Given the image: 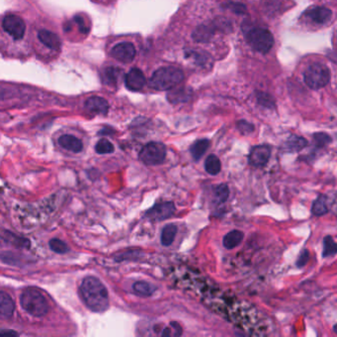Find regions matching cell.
<instances>
[{"label":"cell","instance_id":"6da1fadb","mask_svg":"<svg viewBox=\"0 0 337 337\" xmlns=\"http://www.w3.org/2000/svg\"><path fill=\"white\" fill-rule=\"evenodd\" d=\"M0 53L14 59L33 54L32 28L20 15L7 13L0 17Z\"/></svg>","mask_w":337,"mask_h":337},{"label":"cell","instance_id":"7a4b0ae2","mask_svg":"<svg viewBox=\"0 0 337 337\" xmlns=\"http://www.w3.org/2000/svg\"><path fill=\"white\" fill-rule=\"evenodd\" d=\"M32 45L37 55L45 61L58 58L62 51V40L60 36L45 26L32 27Z\"/></svg>","mask_w":337,"mask_h":337},{"label":"cell","instance_id":"3957f363","mask_svg":"<svg viewBox=\"0 0 337 337\" xmlns=\"http://www.w3.org/2000/svg\"><path fill=\"white\" fill-rule=\"evenodd\" d=\"M81 297L92 312L103 313L109 307V296L105 286L95 277H86L80 286Z\"/></svg>","mask_w":337,"mask_h":337},{"label":"cell","instance_id":"277c9868","mask_svg":"<svg viewBox=\"0 0 337 337\" xmlns=\"http://www.w3.org/2000/svg\"><path fill=\"white\" fill-rule=\"evenodd\" d=\"M23 309L33 316H44L49 312V304L44 295L36 288H27L20 297Z\"/></svg>","mask_w":337,"mask_h":337},{"label":"cell","instance_id":"5b68a950","mask_svg":"<svg viewBox=\"0 0 337 337\" xmlns=\"http://www.w3.org/2000/svg\"><path fill=\"white\" fill-rule=\"evenodd\" d=\"M184 74L179 68L167 67L158 69L151 78L150 84L153 88L160 90H169L174 88L183 80Z\"/></svg>","mask_w":337,"mask_h":337},{"label":"cell","instance_id":"8992f818","mask_svg":"<svg viewBox=\"0 0 337 337\" xmlns=\"http://www.w3.org/2000/svg\"><path fill=\"white\" fill-rule=\"evenodd\" d=\"M305 82L312 89H319L327 85L330 80V71L321 64H315L309 67L305 72Z\"/></svg>","mask_w":337,"mask_h":337},{"label":"cell","instance_id":"52a82bcc","mask_svg":"<svg viewBox=\"0 0 337 337\" xmlns=\"http://www.w3.org/2000/svg\"><path fill=\"white\" fill-rule=\"evenodd\" d=\"M248 43L256 52L261 54L268 53L274 45V38L268 30L255 28L248 33Z\"/></svg>","mask_w":337,"mask_h":337},{"label":"cell","instance_id":"ba28073f","mask_svg":"<svg viewBox=\"0 0 337 337\" xmlns=\"http://www.w3.org/2000/svg\"><path fill=\"white\" fill-rule=\"evenodd\" d=\"M167 150L165 145L158 141L147 143L139 153V159L147 165L161 164L166 158Z\"/></svg>","mask_w":337,"mask_h":337},{"label":"cell","instance_id":"9c48e42d","mask_svg":"<svg viewBox=\"0 0 337 337\" xmlns=\"http://www.w3.org/2000/svg\"><path fill=\"white\" fill-rule=\"evenodd\" d=\"M175 210V205L172 202L159 203L148 210L146 216L153 222H161L172 217Z\"/></svg>","mask_w":337,"mask_h":337},{"label":"cell","instance_id":"30bf717a","mask_svg":"<svg viewBox=\"0 0 337 337\" xmlns=\"http://www.w3.org/2000/svg\"><path fill=\"white\" fill-rule=\"evenodd\" d=\"M135 45L130 42H121L110 49V55L113 58L125 64L132 63L135 59Z\"/></svg>","mask_w":337,"mask_h":337},{"label":"cell","instance_id":"8fae6325","mask_svg":"<svg viewBox=\"0 0 337 337\" xmlns=\"http://www.w3.org/2000/svg\"><path fill=\"white\" fill-rule=\"evenodd\" d=\"M271 157V149L269 146L261 145L253 147L250 151L248 161L249 164L254 167H263L265 166Z\"/></svg>","mask_w":337,"mask_h":337},{"label":"cell","instance_id":"7c38bea8","mask_svg":"<svg viewBox=\"0 0 337 337\" xmlns=\"http://www.w3.org/2000/svg\"><path fill=\"white\" fill-rule=\"evenodd\" d=\"M85 110L93 115H106L109 110L108 102L100 96H91L85 102Z\"/></svg>","mask_w":337,"mask_h":337},{"label":"cell","instance_id":"4fadbf2b","mask_svg":"<svg viewBox=\"0 0 337 337\" xmlns=\"http://www.w3.org/2000/svg\"><path fill=\"white\" fill-rule=\"evenodd\" d=\"M125 83L128 89L139 91L146 84L145 74L138 68H132L126 75Z\"/></svg>","mask_w":337,"mask_h":337},{"label":"cell","instance_id":"5bb4252c","mask_svg":"<svg viewBox=\"0 0 337 337\" xmlns=\"http://www.w3.org/2000/svg\"><path fill=\"white\" fill-rule=\"evenodd\" d=\"M59 145L65 150L78 154L83 150V142L80 138L73 135H63L59 137Z\"/></svg>","mask_w":337,"mask_h":337},{"label":"cell","instance_id":"9a60e30c","mask_svg":"<svg viewBox=\"0 0 337 337\" xmlns=\"http://www.w3.org/2000/svg\"><path fill=\"white\" fill-rule=\"evenodd\" d=\"M332 12L330 9L326 7H320V6H315L311 9H309L306 12V16L310 18L312 21H314L317 24H324L328 22L331 18Z\"/></svg>","mask_w":337,"mask_h":337},{"label":"cell","instance_id":"2e32d148","mask_svg":"<svg viewBox=\"0 0 337 337\" xmlns=\"http://www.w3.org/2000/svg\"><path fill=\"white\" fill-rule=\"evenodd\" d=\"M122 72V69L117 67H107L104 68L101 72L103 83L110 87L117 86L121 79Z\"/></svg>","mask_w":337,"mask_h":337},{"label":"cell","instance_id":"e0dca14e","mask_svg":"<svg viewBox=\"0 0 337 337\" xmlns=\"http://www.w3.org/2000/svg\"><path fill=\"white\" fill-rule=\"evenodd\" d=\"M15 305L7 293L0 291V317L9 318L14 313Z\"/></svg>","mask_w":337,"mask_h":337},{"label":"cell","instance_id":"ac0fdd59","mask_svg":"<svg viewBox=\"0 0 337 337\" xmlns=\"http://www.w3.org/2000/svg\"><path fill=\"white\" fill-rule=\"evenodd\" d=\"M244 239V232L237 229L227 232L224 237L223 245L226 249H233L238 247Z\"/></svg>","mask_w":337,"mask_h":337},{"label":"cell","instance_id":"d6986e66","mask_svg":"<svg viewBox=\"0 0 337 337\" xmlns=\"http://www.w3.org/2000/svg\"><path fill=\"white\" fill-rule=\"evenodd\" d=\"M308 145V141L306 138L298 135H291L286 143H285V150L290 153H299L302 150H304Z\"/></svg>","mask_w":337,"mask_h":337},{"label":"cell","instance_id":"ffe728a7","mask_svg":"<svg viewBox=\"0 0 337 337\" xmlns=\"http://www.w3.org/2000/svg\"><path fill=\"white\" fill-rule=\"evenodd\" d=\"M209 147H210V140L207 138H203L195 141L190 148V153L192 155L193 159L195 161H199L208 151Z\"/></svg>","mask_w":337,"mask_h":337},{"label":"cell","instance_id":"44dd1931","mask_svg":"<svg viewBox=\"0 0 337 337\" xmlns=\"http://www.w3.org/2000/svg\"><path fill=\"white\" fill-rule=\"evenodd\" d=\"M177 226L175 225H165L161 231V236H160V240L162 246L164 247H169L173 244L176 234H177Z\"/></svg>","mask_w":337,"mask_h":337},{"label":"cell","instance_id":"7402d4cb","mask_svg":"<svg viewBox=\"0 0 337 337\" xmlns=\"http://www.w3.org/2000/svg\"><path fill=\"white\" fill-rule=\"evenodd\" d=\"M222 163L219 158L215 155L209 156L205 160V170L210 175H217L221 172Z\"/></svg>","mask_w":337,"mask_h":337},{"label":"cell","instance_id":"603a6c76","mask_svg":"<svg viewBox=\"0 0 337 337\" xmlns=\"http://www.w3.org/2000/svg\"><path fill=\"white\" fill-rule=\"evenodd\" d=\"M312 213L316 217L323 216L328 213V207H327V198L323 195L318 196V198L315 200L313 207H312Z\"/></svg>","mask_w":337,"mask_h":337},{"label":"cell","instance_id":"cb8c5ba5","mask_svg":"<svg viewBox=\"0 0 337 337\" xmlns=\"http://www.w3.org/2000/svg\"><path fill=\"white\" fill-rule=\"evenodd\" d=\"M133 290L137 296L150 297L156 291V287L148 282H135Z\"/></svg>","mask_w":337,"mask_h":337},{"label":"cell","instance_id":"d4e9b609","mask_svg":"<svg viewBox=\"0 0 337 337\" xmlns=\"http://www.w3.org/2000/svg\"><path fill=\"white\" fill-rule=\"evenodd\" d=\"M229 195V188L226 184H220L214 189V197L217 204L226 202Z\"/></svg>","mask_w":337,"mask_h":337},{"label":"cell","instance_id":"484cf974","mask_svg":"<svg viewBox=\"0 0 337 337\" xmlns=\"http://www.w3.org/2000/svg\"><path fill=\"white\" fill-rule=\"evenodd\" d=\"M337 247L332 236L327 235L323 239V257H331L336 254Z\"/></svg>","mask_w":337,"mask_h":337},{"label":"cell","instance_id":"4316f807","mask_svg":"<svg viewBox=\"0 0 337 337\" xmlns=\"http://www.w3.org/2000/svg\"><path fill=\"white\" fill-rule=\"evenodd\" d=\"M95 151L99 155L112 154L114 152V146L112 142L106 138H101L95 146Z\"/></svg>","mask_w":337,"mask_h":337},{"label":"cell","instance_id":"83f0119b","mask_svg":"<svg viewBox=\"0 0 337 337\" xmlns=\"http://www.w3.org/2000/svg\"><path fill=\"white\" fill-rule=\"evenodd\" d=\"M188 90L182 89L175 90L173 92H170L168 94V100L171 103H179V102H185L188 100Z\"/></svg>","mask_w":337,"mask_h":337},{"label":"cell","instance_id":"f1b7e54d","mask_svg":"<svg viewBox=\"0 0 337 337\" xmlns=\"http://www.w3.org/2000/svg\"><path fill=\"white\" fill-rule=\"evenodd\" d=\"M49 246H50V248L56 252V253H59V254H64V253H67L69 248H68V246L66 243H64L63 240L61 239H58V238H54L52 240H50L49 243Z\"/></svg>","mask_w":337,"mask_h":337},{"label":"cell","instance_id":"f546056e","mask_svg":"<svg viewBox=\"0 0 337 337\" xmlns=\"http://www.w3.org/2000/svg\"><path fill=\"white\" fill-rule=\"evenodd\" d=\"M257 101L260 105L266 107V108H273L275 106L274 99L267 93L258 92L257 93Z\"/></svg>","mask_w":337,"mask_h":337},{"label":"cell","instance_id":"4dcf8cb0","mask_svg":"<svg viewBox=\"0 0 337 337\" xmlns=\"http://www.w3.org/2000/svg\"><path fill=\"white\" fill-rule=\"evenodd\" d=\"M314 140L318 148H323L332 141L331 136L325 133H316L314 135Z\"/></svg>","mask_w":337,"mask_h":337},{"label":"cell","instance_id":"1f68e13d","mask_svg":"<svg viewBox=\"0 0 337 337\" xmlns=\"http://www.w3.org/2000/svg\"><path fill=\"white\" fill-rule=\"evenodd\" d=\"M237 129L242 134L248 135L254 131V126L251 123H248L247 121L243 120L237 123Z\"/></svg>","mask_w":337,"mask_h":337},{"label":"cell","instance_id":"d6a6232c","mask_svg":"<svg viewBox=\"0 0 337 337\" xmlns=\"http://www.w3.org/2000/svg\"><path fill=\"white\" fill-rule=\"evenodd\" d=\"M309 260H310V252H309L308 249H304L301 252V254H300V256L298 258V260L296 262V265L299 268H302V267H304L309 262Z\"/></svg>","mask_w":337,"mask_h":337},{"label":"cell","instance_id":"836d02e7","mask_svg":"<svg viewBox=\"0 0 337 337\" xmlns=\"http://www.w3.org/2000/svg\"><path fill=\"white\" fill-rule=\"evenodd\" d=\"M230 9L234 11L235 13H245L246 12V7L243 4L239 3H230Z\"/></svg>","mask_w":337,"mask_h":337},{"label":"cell","instance_id":"e575fe53","mask_svg":"<svg viewBox=\"0 0 337 337\" xmlns=\"http://www.w3.org/2000/svg\"><path fill=\"white\" fill-rule=\"evenodd\" d=\"M3 335H17V332L13 331V330H9V331H0V336Z\"/></svg>","mask_w":337,"mask_h":337}]
</instances>
